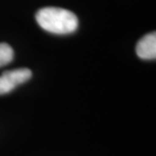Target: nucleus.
<instances>
[{"label":"nucleus","mask_w":156,"mask_h":156,"mask_svg":"<svg viewBox=\"0 0 156 156\" xmlns=\"http://www.w3.org/2000/svg\"><path fill=\"white\" fill-rule=\"evenodd\" d=\"M13 50L8 44L0 43V67L9 64L13 60Z\"/></svg>","instance_id":"20e7f679"},{"label":"nucleus","mask_w":156,"mask_h":156,"mask_svg":"<svg viewBox=\"0 0 156 156\" xmlns=\"http://www.w3.org/2000/svg\"><path fill=\"white\" fill-rule=\"evenodd\" d=\"M36 20L43 30L56 35L71 34L78 27L77 16L65 8L44 7L37 12Z\"/></svg>","instance_id":"f257e3e1"},{"label":"nucleus","mask_w":156,"mask_h":156,"mask_svg":"<svg viewBox=\"0 0 156 156\" xmlns=\"http://www.w3.org/2000/svg\"><path fill=\"white\" fill-rule=\"evenodd\" d=\"M32 77V71L27 68L9 70L0 76V95L10 92L15 87L24 83Z\"/></svg>","instance_id":"f03ea898"},{"label":"nucleus","mask_w":156,"mask_h":156,"mask_svg":"<svg viewBox=\"0 0 156 156\" xmlns=\"http://www.w3.org/2000/svg\"><path fill=\"white\" fill-rule=\"evenodd\" d=\"M136 53L141 59L152 60L156 57V34L150 33L144 36L137 44Z\"/></svg>","instance_id":"7ed1b4c3"}]
</instances>
